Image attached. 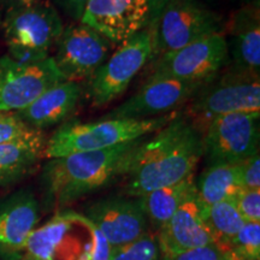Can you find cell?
Masks as SVG:
<instances>
[{"instance_id": "obj_21", "label": "cell", "mask_w": 260, "mask_h": 260, "mask_svg": "<svg viewBox=\"0 0 260 260\" xmlns=\"http://www.w3.org/2000/svg\"><path fill=\"white\" fill-rule=\"evenodd\" d=\"M194 195H197V187L194 175H191L178 183L149 191L140 197V199L147 216L148 224L158 232L182 205Z\"/></svg>"}, {"instance_id": "obj_9", "label": "cell", "mask_w": 260, "mask_h": 260, "mask_svg": "<svg viewBox=\"0 0 260 260\" xmlns=\"http://www.w3.org/2000/svg\"><path fill=\"white\" fill-rule=\"evenodd\" d=\"M200 133L207 164H240L259 153L260 113L218 116Z\"/></svg>"}, {"instance_id": "obj_12", "label": "cell", "mask_w": 260, "mask_h": 260, "mask_svg": "<svg viewBox=\"0 0 260 260\" xmlns=\"http://www.w3.org/2000/svg\"><path fill=\"white\" fill-rule=\"evenodd\" d=\"M65 81L52 57L38 63H19L0 57V112H18L45 90Z\"/></svg>"}, {"instance_id": "obj_28", "label": "cell", "mask_w": 260, "mask_h": 260, "mask_svg": "<svg viewBox=\"0 0 260 260\" xmlns=\"http://www.w3.org/2000/svg\"><path fill=\"white\" fill-rule=\"evenodd\" d=\"M224 255L225 252L216 245H209L176 253V254L162 255L161 260H224Z\"/></svg>"}, {"instance_id": "obj_22", "label": "cell", "mask_w": 260, "mask_h": 260, "mask_svg": "<svg viewBox=\"0 0 260 260\" xmlns=\"http://www.w3.org/2000/svg\"><path fill=\"white\" fill-rule=\"evenodd\" d=\"M195 187L197 198L203 206L232 200L243 189L240 178V164L209 165L195 181Z\"/></svg>"}, {"instance_id": "obj_3", "label": "cell", "mask_w": 260, "mask_h": 260, "mask_svg": "<svg viewBox=\"0 0 260 260\" xmlns=\"http://www.w3.org/2000/svg\"><path fill=\"white\" fill-rule=\"evenodd\" d=\"M113 248L83 214L60 211L35 228L22 260H110Z\"/></svg>"}, {"instance_id": "obj_20", "label": "cell", "mask_w": 260, "mask_h": 260, "mask_svg": "<svg viewBox=\"0 0 260 260\" xmlns=\"http://www.w3.org/2000/svg\"><path fill=\"white\" fill-rule=\"evenodd\" d=\"M47 138L37 132L28 138L0 145V187H6L28 176L45 158Z\"/></svg>"}, {"instance_id": "obj_13", "label": "cell", "mask_w": 260, "mask_h": 260, "mask_svg": "<svg viewBox=\"0 0 260 260\" xmlns=\"http://www.w3.org/2000/svg\"><path fill=\"white\" fill-rule=\"evenodd\" d=\"M207 82L176 79H151L144 86L113 109L106 118L147 119L177 112L189 103Z\"/></svg>"}, {"instance_id": "obj_32", "label": "cell", "mask_w": 260, "mask_h": 260, "mask_svg": "<svg viewBox=\"0 0 260 260\" xmlns=\"http://www.w3.org/2000/svg\"><path fill=\"white\" fill-rule=\"evenodd\" d=\"M10 4V8H16V6H28L32 5L40 0H5Z\"/></svg>"}, {"instance_id": "obj_17", "label": "cell", "mask_w": 260, "mask_h": 260, "mask_svg": "<svg viewBox=\"0 0 260 260\" xmlns=\"http://www.w3.org/2000/svg\"><path fill=\"white\" fill-rule=\"evenodd\" d=\"M229 69L260 75L259 0L247 3L233 15L228 24Z\"/></svg>"}, {"instance_id": "obj_2", "label": "cell", "mask_w": 260, "mask_h": 260, "mask_svg": "<svg viewBox=\"0 0 260 260\" xmlns=\"http://www.w3.org/2000/svg\"><path fill=\"white\" fill-rule=\"evenodd\" d=\"M148 136L102 151L81 152L48 159L41 172L44 201L48 209H63L86 195L124 177Z\"/></svg>"}, {"instance_id": "obj_16", "label": "cell", "mask_w": 260, "mask_h": 260, "mask_svg": "<svg viewBox=\"0 0 260 260\" xmlns=\"http://www.w3.org/2000/svg\"><path fill=\"white\" fill-rule=\"evenodd\" d=\"M40 219V204L30 189L0 199V260H22L29 236Z\"/></svg>"}, {"instance_id": "obj_30", "label": "cell", "mask_w": 260, "mask_h": 260, "mask_svg": "<svg viewBox=\"0 0 260 260\" xmlns=\"http://www.w3.org/2000/svg\"><path fill=\"white\" fill-rule=\"evenodd\" d=\"M89 0H56V3L74 21L80 22Z\"/></svg>"}, {"instance_id": "obj_11", "label": "cell", "mask_w": 260, "mask_h": 260, "mask_svg": "<svg viewBox=\"0 0 260 260\" xmlns=\"http://www.w3.org/2000/svg\"><path fill=\"white\" fill-rule=\"evenodd\" d=\"M115 44L88 25L77 23L63 29L51 56L65 81L88 82L107 58Z\"/></svg>"}, {"instance_id": "obj_35", "label": "cell", "mask_w": 260, "mask_h": 260, "mask_svg": "<svg viewBox=\"0 0 260 260\" xmlns=\"http://www.w3.org/2000/svg\"><path fill=\"white\" fill-rule=\"evenodd\" d=\"M241 2H245V3H249V2H253V0H241Z\"/></svg>"}, {"instance_id": "obj_19", "label": "cell", "mask_w": 260, "mask_h": 260, "mask_svg": "<svg viewBox=\"0 0 260 260\" xmlns=\"http://www.w3.org/2000/svg\"><path fill=\"white\" fill-rule=\"evenodd\" d=\"M83 92L81 83L61 81L45 90L25 109L15 113L31 129L44 132L69 121L79 106Z\"/></svg>"}, {"instance_id": "obj_33", "label": "cell", "mask_w": 260, "mask_h": 260, "mask_svg": "<svg viewBox=\"0 0 260 260\" xmlns=\"http://www.w3.org/2000/svg\"><path fill=\"white\" fill-rule=\"evenodd\" d=\"M224 260H255V259H248V258H245V256L237 255L233 252L226 251L225 255H224Z\"/></svg>"}, {"instance_id": "obj_8", "label": "cell", "mask_w": 260, "mask_h": 260, "mask_svg": "<svg viewBox=\"0 0 260 260\" xmlns=\"http://www.w3.org/2000/svg\"><path fill=\"white\" fill-rule=\"evenodd\" d=\"M151 57L152 32L148 28L122 42L87 82L92 105L106 106L123 95Z\"/></svg>"}, {"instance_id": "obj_31", "label": "cell", "mask_w": 260, "mask_h": 260, "mask_svg": "<svg viewBox=\"0 0 260 260\" xmlns=\"http://www.w3.org/2000/svg\"><path fill=\"white\" fill-rule=\"evenodd\" d=\"M169 3V0H147V8H148V25L147 28L149 30L154 28L155 23L158 22L160 17L162 10Z\"/></svg>"}, {"instance_id": "obj_6", "label": "cell", "mask_w": 260, "mask_h": 260, "mask_svg": "<svg viewBox=\"0 0 260 260\" xmlns=\"http://www.w3.org/2000/svg\"><path fill=\"white\" fill-rule=\"evenodd\" d=\"M191 122L200 130L218 116L230 113H260V75L225 68L201 87L190 100Z\"/></svg>"}, {"instance_id": "obj_4", "label": "cell", "mask_w": 260, "mask_h": 260, "mask_svg": "<svg viewBox=\"0 0 260 260\" xmlns=\"http://www.w3.org/2000/svg\"><path fill=\"white\" fill-rule=\"evenodd\" d=\"M154 117L147 119L103 118L96 122H64L58 126L45 147V158H59L81 152L102 151L125 142L146 138L157 133L176 116Z\"/></svg>"}, {"instance_id": "obj_5", "label": "cell", "mask_w": 260, "mask_h": 260, "mask_svg": "<svg viewBox=\"0 0 260 260\" xmlns=\"http://www.w3.org/2000/svg\"><path fill=\"white\" fill-rule=\"evenodd\" d=\"M3 29L9 56L19 63L29 64L51 57V48L56 46L64 25L53 5L38 2L10 8Z\"/></svg>"}, {"instance_id": "obj_24", "label": "cell", "mask_w": 260, "mask_h": 260, "mask_svg": "<svg viewBox=\"0 0 260 260\" xmlns=\"http://www.w3.org/2000/svg\"><path fill=\"white\" fill-rule=\"evenodd\" d=\"M157 233L147 232L133 242L113 248L110 260H160Z\"/></svg>"}, {"instance_id": "obj_10", "label": "cell", "mask_w": 260, "mask_h": 260, "mask_svg": "<svg viewBox=\"0 0 260 260\" xmlns=\"http://www.w3.org/2000/svg\"><path fill=\"white\" fill-rule=\"evenodd\" d=\"M229 63L223 34H213L152 60L151 79H176L209 82Z\"/></svg>"}, {"instance_id": "obj_15", "label": "cell", "mask_w": 260, "mask_h": 260, "mask_svg": "<svg viewBox=\"0 0 260 260\" xmlns=\"http://www.w3.org/2000/svg\"><path fill=\"white\" fill-rule=\"evenodd\" d=\"M80 23L121 45L147 28V0H89Z\"/></svg>"}, {"instance_id": "obj_26", "label": "cell", "mask_w": 260, "mask_h": 260, "mask_svg": "<svg viewBox=\"0 0 260 260\" xmlns=\"http://www.w3.org/2000/svg\"><path fill=\"white\" fill-rule=\"evenodd\" d=\"M39 130L31 129L15 112H0V145L28 138Z\"/></svg>"}, {"instance_id": "obj_29", "label": "cell", "mask_w": 260, "mask_h": 260, "mask_svg": "<svg viewBox=\"0 0 260 260\" xmlns=\"http://www.w3.org/2000/svg\"><path fill=\"white\" fill-rule=\"evenodd\" d=\"M240 178L243 189H260V155L256 153L240 162Z\"/></svg>"}, {"instance_id": "obj_18", "label": "cell", "mask_w": 260, "mask_h": 260, "mask_svg": "<svg viewBox=\"0 0 260 260\" xmlns=\"http://www.w3.org/2000/svg\"><path fill=\"white\" fill-rule=\"evenodd\" d=\"M161 255L214 245L213 237L201 217V204L191 197L157 232Z\"/></svg>"}, {"instance_id": "obj_25", "label": "cell", "mask_w": 260, "mask_h": 260, "mask_svg": "<svg viewBox=\"0 0 260 260\" xmlns=\"http://www.w3.org/2000/svg\"><path fill=\"white\" fill-rule=\"evenodd\" d=\"M228 251L248 259L260 260V223H245L230 241Z\"/></svg>"}, {"instance_id": "obj_1", "label": "cell", "mask_w": 260, "mask_h": 260, "mask_svg": "<svg viewBox=\"0 0 260 260\" xmlns=\"http://www.w3.org/2000/svg\"><path fill=\"white\" fill-rule=\"evenodd\" d=\"M203 155L201 133L188 117L177 112L153 138H147L139 147L124 176L126 195L140 198L183 181L194 175Z\"/></svg>"}, {"instance_id": "obj_14", "label": "cell", "mask_w": 260, "mask_h": 260, "mask_svg": "<svg viewBox=\"0 0 260 260\" xmlns=\"http://www.w3.org/2000/svg\"><path fill=\"white\" fill-rule=\"evenodd\" d=\"M112 248L133 242L148 232V219L140 198L107 197L88 205L82 213Z\"/></svg>"}, {"instance_id": "obj_27", "label": "cell", "mask_w": 260, "mask_h": 260, "mask_svg": "<svg viewBox=\"0 0 260 260\" xmlns=\"http://www.w3.org/2000/svg\"><path fill=\"white\" fill-rule=\"evenodd\" d=\"M232 200L245 222L260 223V189H241Z\"/></svg>"}, {"instance_id": "obj_7", "label": "cell", "mask_w": 260, "mask_h": 260, "mask_svg": "<svg viewBox=\"0 0 260 260\" xmlns=\"http://www.w3.org/2000/svg\"><path fill=\"white\" fill-rule=\"evenodd\" d=\"M222 17L198 0H169L152 29L151 61L191 42L222 34Z\"/></svg>"}, {"instance_id": "obj_34", "label": "cell", "mask_w": 260, "mask_h": 260, "mask_svg": "<svg viewBox=\"0 0 260 260\" xmlns=\"http://www.w3.org/2000/svg\"><path fill=\"white\" fill-rule=\"evenodd\" d=\"M198 2H201V3H204V4L207 5V3L211 2V0H198Z\"/></svg>"}, {"instance_id": "obj_23", "label": "cell", "mask_w": 260, "mask_h": 260, "mask_svg": "<svg viewBox=\"0 0 260 260\" xmlns=\"http://www.w3.org/2000/svg\"><path fill=\"white\" fill-rule=\"evenodd\" d=\"M201 217L213 237L214 245L224 252L228 251L230 241L246 223L233 200L219 201L210 206L201 205Z\"/></svg>"}]
</instances>
